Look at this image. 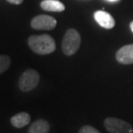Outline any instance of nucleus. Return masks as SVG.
<instances>
[{
    "instance_id": "obj_1",
    "label": "nucleus",
    "mask_w": 133,
    "mask_h": 133,
    "mask_svg": "<svg viewBox=\"0 0 133 133\" xmlns=\"http://www.w3.org/2000/svg\"><path fill=\"white\" fill-rule=\"evenodd\" d=\"M28 44L34 52L41 55L49 54L56 48L54 39L49 35L31 36L28 39Z\"/></svg>"
},
{
    "instance_id": "obj_2",
    "label": "nucleus",
    "mask_w": 133,
    "mask_h": 133,
    "mask_svg": "<svg viewBox=\"0 0 133 133\" xmlns=\"http://www.w3.org/2000/svg\"><path fill=\"white\" fill-rule=\"evenodd\" d=\"M81 44V36L75 29H68L62 41V51L67 56H71L78 51Z\"/></svg>"
},
{
    "instance_id": "obj_3",
    "label": "nucleus",
    "mask_w": 133,
    "mask_h": 133,
    "mask_svg": "<svg viewBox=\"0 0 133 133\" xmlns=\"http://www.w3.org/2000/svg\"><path fill=\"white\" fill-rule=\"evenodd\" d=\"M39 82V74L35 69H27L21 75L19 79V88L23 92H30L34 90Z\"/></svg>"
},
{
    "instance_id": "obj_4",
    "label": "nucleus",
    "mask_w": 133,
    "mask_h": 133,
    "mask_svg": "<svg viewBox=\"0 0 133 133\" xmlns=\"http://www.w3.org/2000/svg\"><path fill=\"white\" fill-rule=\"evenodd\" d=\"M104 125L109 133H133L132 125L117 117H107Z\"/></svg>"
},
{
    "instance_id": "obj_5",
    "label": "nucleus",
    "mask_w": 133,
    "mask_h": 133,
    "mask_svg": "<svg viewBox=\"0 0 133 133\" xmlns=\"http://www.w3.org/2000/svg\"><path fill=\"white\" fill-rule=\"evenodd\" d=\"M56 26V20L48 15H38L31 21V27L35 30H52Z\"/></svg>"
},
{
    "instance_id": "obj_6",
    "label": "nucleus",
    "mask_w": 133,
    "mask_h": 133,
    "mask_svg": "<svg viewBox=\"0 0 133 133\" xmlns=\"http://www.w3.org/2000/svg\"><path fill=\"white\" fill-rule=\"evenodd\" d=\"M115 58L120 64H133V44H127L116 51Z\"/></svg>"
},
{
    "instance_id": "obj_7",
    "label": "nucleus",
    "mask_w": 133,
    "mask_h": 133,
    "mask_svg": "<svg viewBox=\"0 0 133 133\" xmlns=\"http://www.w3.org/2000/svg\"><path fill=\"white\" fill-rule=\"evenodd\" d=\"M94 18H95L96 22L100 25L101 27L105 29H112L115 25V21H114V17L105 11L95 12Z\"/></svg>"
},
{
    "instance_id": "obj_8",
    "label": "nucleus",
    "mask_w": 133,
    "mask_h": 133,
    "mask_svg": "<svg viewBox=\"0 0 133 133\" xmlns=\"http://www.w3.org/2000/svg\"><path fill=\"white\" fill-rule=\"evenodd\" d=\"M30 121H31V115L26 111L19 112L11 117V124L16 128H23L30 123Z\"/></svg>"
},
{
    "instance_id": "obj_9",
    "label": "nucleus",
    "mask_w": 133,
    "mask_h": 133,
    "mask_svg": "<svg viewBox=\"0 0 133 133\" xmlns=\"http://www.w3.org/2000/svg\"><path fill=\"white\" fill-rule=\"evenodd\" d=\"M50 125L45 119H38L31 124L28 133H48Z\"/></svg>"
},
{
    "instance_id": "obj_10",
    "label": "nucleus",
    "mask_w": 133,
    "mask_h": 133,
    "mask_svg": "<svg viewBox=\"0 0 133 133\" xmlns=\"http://www.w3.org/2000/svg\"><path fill=\"white\" fill-rule=\"evenodd\" d=\"M41 7L44 11L49 12H62L65 10L64 4L58 0H43L41 3Z\"/></svg>"
},
{
    "instance_id": "obj_11",
    "label": "nucleus",
    "mask_w": 133,
    "mask_h": 133,
    "mask_svg": "<svg viewBox=\"0 0 133 133\" xmlns=\"http://www.w3.org/2000/svg\"><path fill=\"white\" fill-rule=\"evenodd\" d=\"M11 65V57L8 55H0V74L8 70Z\"/></svg>"
},
{
    "instance_id": "obj_12",
    "label": "nucleus",
    "mask_w": 133,
    "mask_h": 133,
    "mask_svg": "<svg viewBox=\"0 0 133 133\" xmlns=\"http://www.w3.org/2000/svg\"><path fill=\"white\" fill-rule=\"evenodd\" d=\"M78 133H101L99 130H97L95 127L91 126V125H84L83 127H81Z\"/></svg>"
},
{
    "instance_id": "obj_13",
    "label": "nucleus",
    "mask_w": 133,
    "mask_h": 133,
    "mask_svg": "<svg viewBox=\"0 0 133 133\" xmlns=\"http://www.w3.org/2000/svg\"><path fill=\"white\" fill-rule=\"evenodd\" d=\"M7 1L12 4H21L23 2V0H7Z\"/></svg>"
},
{
    "instance_id": "obj_14",
    "label": "nucleus",
    "mask_w": 133,
    "mask_h": 133,
    "mask_svg": "<svg viewBox=\"0 0 133 133\" xmlns=\"http://www.w3.org/2000/svg\"><path fill=\"white\" fill-rule=\"evenodd\" d=\"M130 29H131V31H132V33H133V21L130 23Z\"/></svg>"
},
{
    "instance_id": "obj_15",
    "label": "nucleus",
    "mask_w": 133,
    "mask_h": 133,
    "mask_svg": "<svg viewBox=\"0 0 133 133\" xmlns=\"http://www.w3.org/2000/svg\"><path fill=\"white\" fill-rule=\"evenodd\" d=\"M108 1H110V2H115V1H118V0H108Z\"/></svg>"
}]
</instances>
